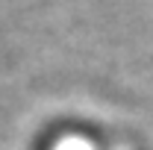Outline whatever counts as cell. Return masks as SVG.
<instances>
[{
  "mask_svg": "<svg viewBox=\"0 0 153 150\" xmlns=\"http://www.w3.org/2000/svg\"><path fill=\"white\" fill-rule=\"evenodd\" d=\"M56 150H94V147H91V141H85V138H62L56 144Z\"/></svg>",
  "mask_w": 153,
  "mask_h": 150,
  "instance_id": "cell-1",
  "label": "cell"
}]
</instances>
